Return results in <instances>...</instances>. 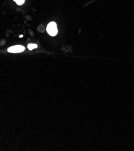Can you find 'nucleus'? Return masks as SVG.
<instances>
[{
    "instance_id": "nucleus-1",
    "label": "nucleus",
    "mask_w": 134,
    "mask_h": 151,
    "mask_svg": "<svg viewBox=\"0 0 134 151\" xmlns=\"http://www.w3.org/2000/svg\"><path fill=\"white\" fill-rule=\"evenodd\" d=\"M47 30L48 33L51 36H55L57 35L58 33V29H57V24L54 22H51L48 24L47 27Z\"/></svg>"
},
{
    "instance_id": "nucleus-2",
    "label": "nucleus",
    "mask_w": 134,
    "mask_h": 151,
    "mask_svg": "<svg viewBox=\"0 0 134 151\" xmlns=\"http://www.w3.org/2000/svg\"><path fill=\"white\" fill-rule=\"evenodd\" d=\"M25 50V48L21 45H15V46H13L11 47H10L8 48L7 51L11 53H19L23 52Z\"/></svg>"
},
{
    "instance_id": "nucleus-3",
    "label": "nucleus",
    "mask_w": 134,
    "mask_h": 151,
    "mask_svg": "<svg viewBox=\"0 0 134 151\" xmlns=\"http://www.w3.org/2000/svg\"><path fill=\"white\" fill-rule=\"evenodd\" d=\"M36 48H37V45L36 44H34V43H30V44H29L28 45V48L29 50H32L35 49Z\"/></svg>"
},
{
    "instance_id": "nucleus-4",
    "label": "nucleus",
    "mask_w": 134,
    "mask_h": 151,
    "mask_svg": "<svg viewBox=\"0 0 134 151\" xmlns=\"http://www.w3.org/2000/svg\"><path fill=\"white\" fill-rule=\"evenodd\" d=\"M13 1H15L16 3V4L19 6L22 5L25 2V0H13Z\"/></svg>"
},
{
    "instance_id": "nucleus-5",
    "label": "nucleus",
    "mask_w": 134,
    "mask_h": 151,
    "mask_svg": "<svg viewBox=\"0 0 134 151\" xmlns=\"http://www.w3.org/2000/svg\"><path fill=\"white\" fill-rule=\"evenodd\" d=\"M22 37H23V35H20V36H19V37H21V38Z\"/></svg>"
}]
</instances>
